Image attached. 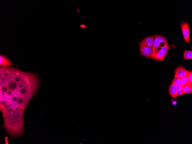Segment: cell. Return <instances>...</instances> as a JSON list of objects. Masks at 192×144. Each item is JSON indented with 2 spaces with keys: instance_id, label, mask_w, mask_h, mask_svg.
Masks as SVG:
<instances>
[{
  "instance_id": "1",
  "label": "cell",
  "mask_w": 192,
  "mask_h": 144,
  "mask_svg": "<svg viewBox=\"0 0 192 144\" xmlns=\"http://www.w3.org/2000/svg\"><path fill=\"white\" fill-rule=\"evenodd\" d=\"M39 85L38 77L32 73L13 67H0V105L6 126H11L14 118L18 120L19 115L22 118L23 110Z\"/></svg>"
},
{
  "instance_id": "2",
  "label": "cell",
  "mask_w": 192,
  "mask_h": 144,
  "mask_svg": "<svg viewBox=\"0 0 192 144\" xmlns=\"http://www.w3.org/2000/svg\"><path fill=\"white\" fill-rule=\"evenodd\" d=\"M167 42L166 38L160 35H155L153 36V41L152 47V53L151 58L156 54L163 45H161Z\"/></svg>"
},
{
  "instance_id": "3",
  "label": "cell",
  "mask_w": 192,
  "mask_h": 144,
  "mask_svg": "<svg viewBox=\"0 0 192 144\" xmlns=\"http://www.w3.org/2000/svg\"><path fill=\"white\" fill-rule=\"evenodd\" d=\"M171 47V45H169L167 42H166L160 50L152 56L151 59L158 61H163L169 49Z\"/></svg>"
},
{
  "instance_id": "4",
  "label": "cell",
  "mask_w": 192,
  "mask_h": 144,
  "mask_svg": "<svg viewBox=\"0 0 192 144\" xmlns=\"http://www.w3.org/2000/svg\"><path fill=\"white\" fill-rule=\"evenodd\" d=\"M140 54L147 58H151L152 53V48L143 45L141 42L139 43Z\"/></svg>"
},
{
  "instance_id": "5",
  "label": "cell",
  "mask_w": 192,
  "mask_h": 144,
  "mask_svg": "<svg viewBox=\"0 0 192 144\" xmlns=\"http://www.w3.org/2000/svg\"><path fill=\"white\" fill-rule=\"evenodd\" d=\"M183 34L185 41L187 43H190L189 39V25L186 21H182L180 25Z\"/></svg>"
},
{
  "instance_id": "6",
  "label": "cell",
  "mask_w": 192,
  "mask_h": 144,
  "mask_svg": "<svg viewBox=\"0 0 192 144\" xmlns=\"http://www.w3.org/2000/svg\"><path fill=\"white\" fill-rule=\"evenodd\" d=\"M188 71L189 70H186L183 66H178L175 69L174 78L180 79L187 76Z\"/></svg>"
},
{
  "instance_id": "7",
  "label": "cell",
  "mask_w": 192,
  "mask_h": 144,
  "mask_svg": "<svg viewBox=\"0 0 192 144\" xmlns=\"http://www.w3.org/2000/svg\"><path fill=\"white\" fill-rule=\"evenodd\" d=\"M14 64L6 56L3 55L1 53L0 54V65L2 66L9 67Z\"/></svg>"
},
{
  "instance_id": "8",
  "label": "cell",
  "mask_w": 192,
  "mask_h": 144,
  "mask_svg": "<svg viewBox=\"0 0 192 144\" xmlns=\"http://www.w3.org/2000/svg\"><path fill=\"white\" fill-rule=\"evenodd\" d=\"M153 41V36H150L147 37L143 39L141 41L143 45L152 48Z\"/></svg>"
},
{
  "instance_id": "9",
  "label": "cell",
  "mask_w": 192,
  "mask_h": 144,
  "mask_svg": "<svg viewBox=\"0 0 192 144\" xmlns=\"http://www.w3.org/2000/svg\"><path fill=\"white\" fill-rule=\"evenodd\" d=\"M177 86L172 82L169 88V94L174 99L176 98L178 96L177 91Z\"/></svg>"
},
{
  "instance_id": "10",
  "label": "cell",
  "mask_w": 192,
  "mask_h": 144,
  "mask_svg": "<svg viewBox=\"0 0 192 144\" xmlns=\"http://www.w3.org/2000/svg\"><path fill=\"white\" fill-rule=\"evenodd\" d=\"M182 90L183 94L191 93L192 85L187 84L182 85Z\"/></svg>"
},
{
  "instance_id": "11",
  "label": "cell",
  "mask_w": 192,
  "mask_h": 144,
  "mask_svg": "<svg viewBox=\"0 0 192 144\" xmlns=\"http://www.w3.org/2000/svg\"><path fill=\"white\" fill-rule=\"evenodd\" d=\"M183 58L185 59H192V51L186 50L183 52Z\"/></svg>"
},
{
  "instance_id": "12",
  "label": "cell",
  "mask_w": 192,
  "mask_h": 144,
  "mask_svg": "<svg viewBox=\"0 0 192 144\" xmlns=\"http://www.w3.org/2000/svg\"><path fill=\"white\" fill-rule=\"evenodd\" d=\"M180 80L181 81L182 85L187 84L191 85L189 82L187 75L186 76L180 79Z\"/></svg>"
},
{
  "instance_id": "13",
  "label": "cell",
  "mask_w": 192,
  "mask_h": 144,
  "mask_svg": "<svg viewBox=\"0 0 192 144\" xmlns=\"http://www.w3.org/2000/svg\"><path fill=\"white\" fill-rule=\"evenodd\" d=\"M172 83L176 85V86L182 85L181 81L180 79L177 78H174L172 81Z\"/></svg>"
},
{
  "instance_id": "14",
  "label": "cell",
  "mask_w": 192,
  "mask_h": 144,
  "mask_svg": "<svg viewBox=\"0 0 192 144\" xmlns=\"http://www.w3.org/2000/svg\"><path fill=\"white\" fill-rule=\"evenodd\" d=\"M182 85L178 86L177 87V93L178 96L182 95L184 94L182 90Z\"/></svg>"
},
{
  "instance_id": "15",
  "label": "cell",
  "mask_w": 192,
  "mask_h": 144,
  "mask_svg": "<svg viewBox=\"0 0 192 144\" xmlns=\"http://www.w3.org/2000/svg\"><path fill=\"white\" fill-rule=\"evenodd\" d=\"M187 76L190 83L192 85V72L191 71L189 70Z\"/></svg>"
},
{
  "instance_id": "16",
  "label": "cell",
  "mask_w": 192,
  "mask_h": 144,
  "mask_svg": "<svg viewBox=\"0 0 192 144\" xmlns=\"http://www.w3.org/2000/svg\"><path fill=\"white\" fill-rule=\"evenodd\" d=\"M172 103L173 105H175L177 103L175 101H174Z\"/></svg>"
},
{
  "instance_id": "17",
  "label": "cell",
  "mask_w": 192,
  "mask_h": 144,
  "mask_svg": "<svg viewBox=\"0 0 192 144\" xmlns=\"http://www.w3.org/2000/svg\"><path fill=\"white\" fill-rule=\"evenodd\" d=\"M80 26L82 28H85V26L84 25H80Z\"/></svg>"
}]
</instances>
